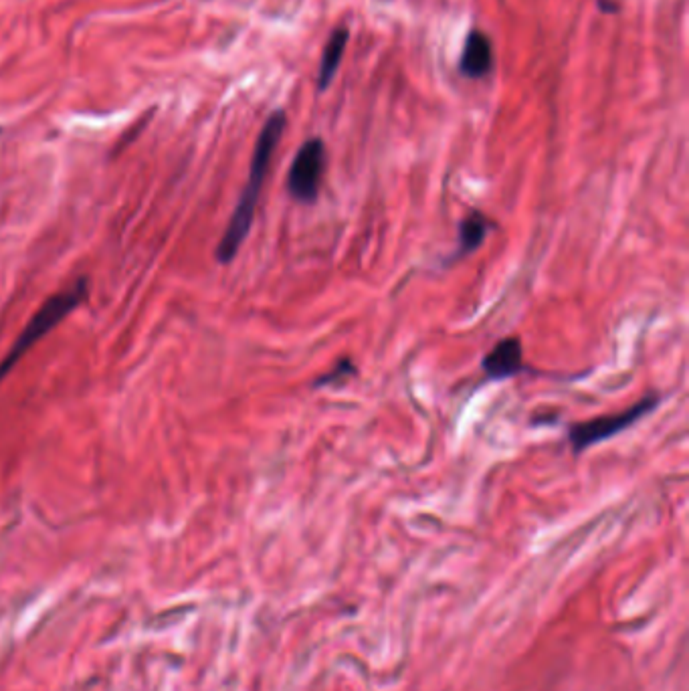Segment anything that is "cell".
<instances>
[{
    "label": "cell",
    "instance_id": "ba28073f",
    "mask_svg": "<svg viewBox=\"0 0 689 691\" xmlns=\"http://www.w3.org/2000/svg\"><path fill=\"white\" fill-rule=\"evenodd\" d=\"M348 37L350 33L346 29H338L330 35L326 47H324V53H322V61H320V71H318V87L320 91L328 89L330 83L334 81L336 73H338V67H340V61H342V55L346 51V43H348Z\"/></svg>",
    "mask_w": 689,
    "mask_h": 691
},
{
    "label": "cell",
    "instance_id": "277c9868",
    "mask_svg": "<svg viewBox=\"0 0 689 691\" xmlns=\"http://www.w3.org/2000/svg\"><path fill=\"white\" fill-rule=\"evenodd\" d=\"M324 172L326 144L322 138H310L295 154L287 174L285 186L291 199L300 205H314L320 196Z\"/></svg>",
    "mask_w": 689,
    "mask_h": 691
},
{
    "label": "cell",
    "instance_id": "3957f363",
    "mask_svg": "<svg viewBox=\"0 0 689 691\" xmlns=\"http://www.w3.org/2000/svg\"><path fill=\"white\" fill-rule=\"evenodd\" d=\"M661 403L659 394H647L645 399L637 401L633 407H629L623 413H615V415H601L595 419H588L582 423H574L568 429V443L574 455L584 453L586 449L595 447L607 439L617 437L619 433L631 429L635 423H639L643 417L651 415L653 411H657Z\"/></svg>",
    "mask_w": 689,
    "mask_h": 691
},
{
    "label": "cell",
    "instance_id": "52a82bcc",
    "mask_svg": "<svg viewBox=\"0 0 689 691\" xmlns=\"http://www.w3.org/2000/svg\"><path fill=\"white\" fill-rule=\"evenodd\" d=\"M496 229V223L487 219L483 213L473 211L469 217L461 219L457 225V247L455 255L449 261H457L461 257H467L475 253L487 239L489 231Z\"/></svg>",
    "mask_w": 689,
    "mask_h": 691
},
{
    "label": "cell",
    "instance_id": "6da1fadb",
    "mask_svg": "<svg viewBox=\"0 0 689 691\" xmlns=\"http://www.w3.org/2000/svg\"><path fill=\"white\" fill-rule=\"evenodd\" d=\"M287 126V116L283 110L273 112L263 130L259 132L253 156H251V166H249V176L243 186V192L237 201L235 211L231 213V219L227 223V229L217 245L215 257L221 265H229L241 251L243 243L247 241L251 227L255 223V213L259 205V196L263 190V182L269 174V166L273 160V154L279 146V140L285 132Z\"/></svg>",
    "mask_w": 689,
    "mask_h": 691
},
{
    "label": "cell",
    "instance_id": "8992f818",
    "mask_svg": "<svg viewBox=\"0 0 689 691\" xmlns=\"http://www.w3.org/2000/svg\"><path fill=\"white\" fill-rule=\"evenodd\" d=\"M491 67H494V49H491L489 37L481 31H471L463 45L459 71L469 79H481Z\"/></svg>",
    "mask_w": 689,
    "mask_h": 691
},
{
    "label": "cell",
    "instance_id": "9c48e42d",
    "mask_svg": "<svg viewBox=\"0 0 689 691\" xmlns=\"http://www.w3.org/2000/svg\"><path fill=\"white\" fill-rule=\"evenodd\" d=\"M352 376H356V366H354V362L352 360H348V358H344V360H340L330 372H326V374H322V376H318L316 380H314V388H326V386H338V384H342V382H346V380H350Z\"/></svg>",
    "mask_w": 689,
    "mask_h": 691
},
{
    "label": "cell",
    "instance_id": "5b68a950",
    "mask_svg": "<svg viewBox=\"0 0 689 691\" xmlns=\"http://www.w3.org/2000/svg\"><path fill=\"white\" fill-rule=\"evenodd\" d=\"M481 370L489 380H508L528 372L530 368L524 364V350L520 338L510 336L500 340L483 356Z\"/></svg>",
    "mask_w": 689,
    "mask_h": 691
},
{
    "label": "cell",
    "instance_id": "7a4b0ae2",
    "mask_svg": "<svg viewBox=\"0 0 689 691\" xmlns=\"http://www.w3.org/2000/svg\"><path fill=\"white\" fill-rule=\"evenodd\" d=\"M89 295V281L87 277L77 279L71 287L57 291L55 295L35 312L29 324L21 330L19 338L7 352V356L0 360V382H3L11 370L21 362V358L39 342L43 340L53 328H57L71 312H75L83 302H87Z\"/></svg>",
    "mask_w": 689,
    "mask_h": 691
}]
</instances>
